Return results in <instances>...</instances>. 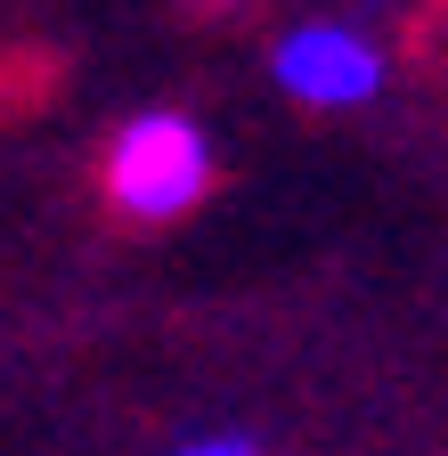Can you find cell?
Wrapping results in <instances>:
<instances>
[{"label":"cell","instance_id":"6da1fadb","mask_svg":"<svg viewBox=\"0 0 448 456\" xmlns=\"http://www.w3.org/2000/svg\"><path fill=\"white\" fill-rule=\"evenodd\" d=\"M212 139L188 106H139L131 123H115V139H106V163H98V180H106V204H115L123 220L139 228H163V220H180L212 196Z\"/></svg>","mask_w":448,"mask_h":456},{"label":"cell","instance_id":"7a4b0ae2","mask_svg":"<svg viewBox=\"0 0 448 456\" xmlns=\"http://www.w3.org/2000/svg\"><path fill=\"white\" fill-rule=\"evenodd\" d=\"M269 82L310 114H351V106H375V90L391 82V57L375 33L343 17H302L269 41Z\"/></svg>","mask_w":448,"mask_h":456},{"label":"cell","instance_id":"3957f363","mask_svg":"<svg viewBox=\"0 0 448 456\" xmlns=\"http://www.w3.org/2000/svg\"><path fill=\"white\" fill-rule=\"evenodd\" d=\"M163 456H261V440L237 432V424H220V432H188V440H172Z\"/></svg>","mask_w":448,"mask_h":456},{"label":"cell","instance_id":"277c9868","mask_svg":"<svg viewBox=\"0 0 448 456\" xmlns=\"http://www.w3.org/2000/svg\"><path fill=\"white\" fill-rule=\"evenodd\" d=\"M212 9H245V0H212Z\"/></svg>","mask_w":448,"mask_h":456}]
</instances>
